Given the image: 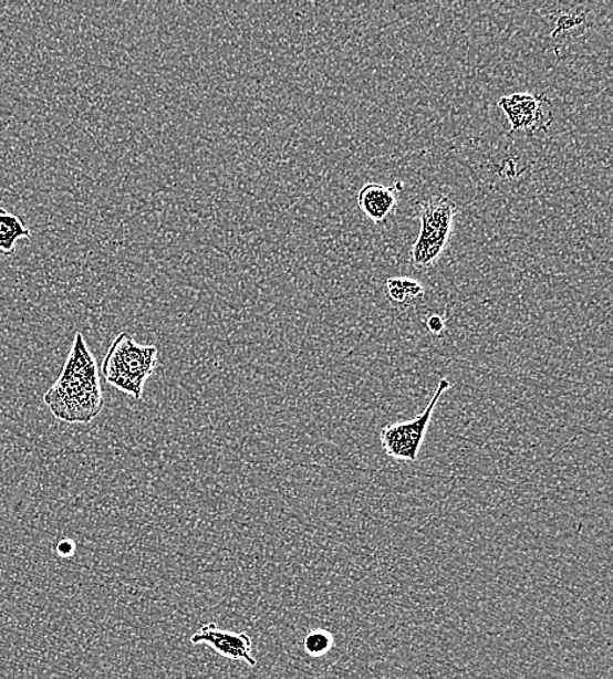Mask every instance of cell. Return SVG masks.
<instances>
[{
  "mask_svg": "<svg viewBox=\"0 0 613 679\" xmlns=\"http://www.w3.org/2000/svg\"><path fill=\"white\" fill-rule=\"evenodd\" d=\"M451 387L450 382L441 379L428 407L414 420L402 421L386 426L381 431L382 449L388 457L399 461L414 462L420 453L425 435H427L433 411H435L439 397Z\"/></svg>",
  "mask_w": 613,
  "mask_h": 679,
  "instance_id": "3",
  "label": "cell"
},
{
  "mask_svg": "<svg viewBox=\"0 0 613 679\" xmlns=\"http://www.w3.org/2000/svg\"><path fill=\"white\" fill-rule=\"evenodd\" d=\"M499 106L507 114L511 133L526 132L530 135L547 133L551 127L552 103L546 95L532 96L530 93H515L499 101Z\"/></svg>",
  "mask_w": 613,
  "mask_h": 679,
  "instance_id": "4",
  "label": "cell"
},
{
  "mask_svg": "<svg viewBox=\"0 0 613 679\" xmlns=\"http://www.w3.org/2000/svg\"><path fill=\"white\" fill-rule=\"evenodd\" d=\"M588 23V18L583 13L564 12L560 14L557 20V28L552 33V39L557 38L560 33L573 31V29L580 28Z\"/></svg>",
  "mask_w": 613,
  "mask_h": 679,
  "instance_id": "10",
  "label": "cell"
},
{
  "mask_svg": "<svg viewBox=\"0 0 613 679\" xmlns=\"http://www.w3.org/2000/svg\"><path fill=\"white\" fill-rule=\"evenodd\" d=\"M425 327H427L432 335L438 336L445 331L446 323L441 315L432 314L425 321Z\"/></svg>",
  "mask_w": 613,
  "mask_h": 679,
  "instance_id": "12",
  "label": "cell"
},
{
  "mask_svg": "<svg viewBox=\"0 0 613 679\" xmlns=\"http://www.w3.org/2000/svg\"><path fill=\"white\" fill-rule=\"evenodd\" d=\"M403 187L402 180L393 186L367 184L359 192V207L373 222H385L398 205Z\"/></svg>",
  "mask_w": 613,
  "mask_h": 679,
  "instance_id": "7",
  "label": "cell"
},
{
  "mask_svg": "<svg viewBox=\"0 0 613 679\" xmlns=\"http://www.w3.org/2000/svg\"><path fill=\"white\" fill-rule=\"evenodd\" d=\"M331 639L328 633L315 630L306 635L304 646L310 656L319 657L326 654L331 647Z\"/></svg>",
  "mask_w": 613,
  "mask_h": 679,
  "instance_id": "9",
  "label": "cell"
},
{
  "mask_svg": "<svg viewBox=\"0 0 613 679\" xmlns=\"http://www.w3.org/2000/svg\"><path fill=\"white\" fill-rule=\"evenodd\" d=\"M386 289L388 299H391L395 303H401V305H409L408 295L406 292L405 283H403V278H393L386 281Z\"/></svg>",
  "mask_w": 613,
  "mask_h": 679,
  "instance_id": "11",
  "label": "cell"
},
{
  "mask_svg": "<svg viewBox=\"0 0 613 679\" xmlns=\"http://www.w3.org/2000/svg\"><path fill=\"white\" fill-rule=\"evenodd\" d=\"M193 645H206L215 652L235 661H245L250 667L257 666L252 656V640L247 633H232L221 630L216 624H207L191 637Z\"/></svg>",
  "mask_w": 613,
  "mask_h": 679,
  "instance_id": "6",
  "label": "cell"
},
{
  "mask_svg": "<svg viewBox=\"0 0 613 679\" xmlns=\"http://www.w3.org/2000/svg\"><path fill=\"white\" fill-rule=\"evenodd\" d=\"M157 356L156 346L141 345L127 332H121L107 349L101 372L110 385L142 400L144 386L157 366Z\"/></svg>",
  "mask_w": 613,
  "mask_h": 679,
  "instance_id": "2",
  "label": "cell"
},
{
  "mask_svg": "<svg viewBox=\"0 0 613 679\" xmlns=\"http://www.w3.org/2000/svg\"><path fill=\"white\" fill-rule=\"evenodd\" d=\"M76 551V545L72 540H62L60 544L56 545V553L61 555L63 558H69L74 555Z\"/></svg>",
  "mask_w": 613,
  "mask_h": 679,
  "instance_id": "13",
  "label": "cell"
},
{
  "mask_svg": "<svg viewBox=\"0 0 613 679\" xmlns=\"http://www.w3.org/2000/svg\"><path fill=\"white\" fill-rule=\"evenodd\" d=\"M31 237L32 231L24 226L23 220L0 208V254L12 255L18 241Z\"/></svg>",
  "mask_w": 613,
  "mask_h": 679,
  "instance_id": "8",
  "label": "cell"
},
{
  "mask_svg": "<svg viewBox=\"0 0 613 679\" xmlns=\"http://www.w3.org/2000/svg\"><path fill=\"white\" fill-rule=\"evenodd\" d=\"M457 213V206L444 195L430 197L423 205L422 230L417 243L444 250L449 241L453 219Z\"/></svg>",
  "mask_w": 613,
  "mask_h": 679,
  "instance_id": "5",
  "label": "cell"
},
{
  "mask_svg": "<svg viewBox=\"0 0 613 679\" xmlns=\"http://www.w3.org/2000/svg\"><path fill=\"white\" fill-rule=\"evenodd\" d=\"M43 401L58 420L90 424L104 409L97 364L84 336L77 332L66 363Z\"/></svg>",
  "mask_w": 613,
  "mask_h": 679,
  "instance_id": "1",
  "label": "cell"
}]
</instances>
